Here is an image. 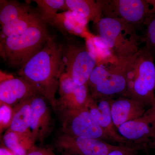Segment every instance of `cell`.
<instances>
[{
    "instance_id": "cell-1",
    "label": "cell",
    "mask_w": 155,
    "mask_h": 155,
    "mask_svg": "<svg viewBox=\"0 0 155 155\" xmlns=\"http://www.w3.org/2000/svg\"><path fill=\"white\" fill-rule=\"evenodd\" d=\"M65 68L64 45L54 36H50L42 49L19 69L18 73L55 107L58 105L56 92Z\"/></svg>"
},
{
    "instance_id": "cell-2",
    "label": "cell",
    "mask_w": 155,
    "mask_h": 155,
    "mask_svg": "<svg viewBox=\"0 0 155 155\" xmlns=\"http://www.w3.org/2000/svg\"><path fill=\"white\" fill-rule=\"evenodd\" d=\"M50 35L42 19L25 32L1 39L0 56L9 68H22L44 47Z\"/></svg>"
},
{
    "instance_id": "cell-3",
    "label": "cell",
    "mask_w": 155,
    "mask_h": 155,
    "mask_svg": "<svg viewBox=\"0 0 155 155\" xmlns=\"http://www.w3.org/2000/svg\"><path fill=\"white\" fill-rule=\"evenodd\" d=\"M155 56L141 48L130 59L126 91L123 97L155 105Z\"/></svg>"
},
{
    "instance_id": "cell-4",
    "label": "cell",
    "mask_w": 155,
    "mask_h": 155,
    "mask_svg": "<svg viewBox=\"0 0 155 155\" xmlns=\"http://www.w3.org/2000/svg\"><path fill=\"white\" fill-rule=\"evenodd\" d=\"M131 58H113L97 64L87 85L92 97L124 95L127 88V73Z\"/></svg>"
},
{
    "instance_id": "cell-5",
    "label": "cell",
    "mask_w": 155,
    "mask_h": 155,
    "mask_svg": "<svg viewBox=\"0 0 155 155\" xmlns=\"http://www.w3.org/2000/svg\"><path fill=\"white\" fill-rule=\"evenodd\" d=\"M95 24L98 36L116 58H131L141 48L142 36L138 35L137 29L131 24L107 17H102Z\"/></svg>"
},
{
    "instance_id": "cell-6",
    "label": "cell",
    "mask_w": 155,
    "mask_h": 155,
    "mask_svg": "<svg viewBox=\"0 0 155 155\" xmlns=\"http://www.w3.org/2000/svg\"><path fill=\"white\" fill-rule=\"evenodd\" d=\"M65 72L78 85L87 84L96 66L95 56L89 51L86 45L69 40L64 45Z\"/></svg>"
},
{
    "instance_id": "cell-7",
    "label": "cell",
    "mask_w": 155,
    "mask_h": 155,
    "mask_svg": "<svg viewBox=\"0 0 155 155\" xmlns=\"http://www.w3.org/2000/svg\"><path fill=\"white\" fill-rule=\"evenodd\" d=\"M102 18L120 19L137 29L144 27L150 17V6L146 0H99Z\"/></svg>"
},
{
    "instance_id": "cell-8",
    "label": "cell",
    "mask_w": 155,
    "mask_h": 155,
    "mask_svg": "<svg viewBox=\"0 0 155 155\" xmlns=\"http://www.w3.org/2000/svg\"><path fill=\"white\" fill-rule=\"evenodd\" d=\"M62 111V133L78 137L97 139L109 143H112L86 108Z\"/></svg>"
},
{
    "instance_id": "cell-9",
    "label": "cell",
    "mask_w": 155,
    "mask_h": 155,
    "mask_svg": "<svg viewBox=\"0 0 155 155\" xmlns=\"http://www.w3.org/2000/svg\"><path fill=\"white\" fill-rule=\"evenodd\" d=\"M54 146L63 155H107L120 145L62 133L56 139Z\"/></svg>"
},
{
    "instance_id": "cell-10",
    "label": "cell",
    "mask_w": 155,
    "mask_h": 155,
    "mask_svg": "<svg viewBox=\"0 0 155 155\" xmlns=\"http://www.w3.org/2000/svg\"><path fill=\"white\" fill-rule=\"evenodd\" d=\"M117 130L135 149L149 147L155 139V105L140 118L122 124Z\"/></svg>"
},
{
    "instance_id": "cell-11",
    "label": "cell",
    "mask_w": 155,
    "mask_h": 155,
    "mask_svg": "<svg viewBox=\"0 0 155 155\" xmlns=\"http://www.w3.org/2000/svg\"><path fill=\"white\" fill-rule=\"evenodd\" d=\"M111 98L110 97L94 98L90 96L85 108L112 143L132 147L127 140L119 134L114 125L111 114Z\"/></svg>"
},
{
    "instance_id": "cell-12",
    "label": "cell",
    "mask_w": 155,
    "mask_h": 155,
    "mask_svg": "<svg viewBox=\"0 0 155 155\" xmlns=\"http://www.w3.org/2000/svg\"><path fill=\"white\" fill-rule=\"evenodd\" d=\"M46 101L39 94L31 101L30 137L34 144L36 142H43L52 130V119Z\"/></svg>"
},
{
    "instance_id": "cell-13",
    "label": "cell",
    "mask_w": 155,
    "mask_h": 155,
    "mask_svg": "<svg viewBox=\"0 0 155 155\" xmlns=\"http://www.w3.org/2000/svg\"><path fill=\"white\" fill-rule=\"evenodd\" d=\"M38 94H39L35 88L22 78L5 75L1 71L0 103L14 108Z\"/></svg>"
},
{
    "instance_id": "cell-14",
    "label": "cell",
    "mask_w": 155,
    "mask_h": 155,
    "mask_svg": "<svg viewBox=\"0 0 155 155\" xmlns=\"http://www.w3.org/2000/svg\"><path fill=\"white\" fill-rule=\"evenodd\" d=\"M152 107L141 101L126 97L116 99L112 97L111 110L113 122L116 129L122 124L143 116Z\"/></svg>"
},
{
    "instance_id": "cell-15",
    "label": "cell",
    "mask_w": 155,
    "mask_h": 155,
    "mask_svg": "<svg viewBox=\"0 0 155 155\" xmlns=\"http://www.w3.org/2000/svg\"><path fill=\"white\" fill-rule=\"evenodd\" d=\"M45 22L58 28L64 35L69 33L86 37L87 38L93 36L87 31V19L71 11L58 13L49 17Z\"/></svg>"
},
{
    "instance_id": "cell-16",
    "label": "cell",
    "mask_w": 155,
    "mask_h": 155,
    "mask_svg": "<svg viewBox=\"0 0 155 155\" xmlns=\"http://www.w3.org/2000/svg\"><path fill=\"white\" fill-rule=\"evenodd\" d=\"M31 98L23 101L14 107L12 122L10 127L7 129L29 139L31 141L30 121Z\"/></svg>"
},
{
    "instance_id": "cell-17",
    "label": "cell",
    "mask_w": 155,
    "mask_h": 155,
    "mask_svg": "<svg viewBox=\"0 0 155 155\" xmlns=\"http://www.w3.org/2000/svg\"><path fill=\"white\" fill-rule=\"evenodd\" d=\"M68 11L77 13L94 23L102 18V11L99 1L66 0Z\"/></svg>"
},
{
    "instance_id": "cell-18",
    "label": "cell",
    "mask_w": 155,
    "mask_h": 155,
    "mask_svg": "<svg viewBox=\"0 0 155 155\" xmlns=\"http://www.w3.org/2000/svg\"><path fill=\"white\" fill-rule=\"evenodd\" d=\"M41 19V15L31 11L13 22L1 26V39L21 34Z\"/></svg>"
},
{
    "instance_id": "cell-19",
    "label": "cell",
    "mask_w": 155,
    "mask_h": 155,
    "mask_svg": "<svg viewBox=\"0 0 155 155\" xmlns=\"http://www.w3.org/2000/svg\"><path fill=\"white\" fill-rule=\"evenodd\" d=\"M31 11L29 5L16 1H0V23L1 26L30 13Z\"/></svg>"
},
{
    "instance_id": "cell-20",
    "label": "cell",
    "mask_w": 155,
    "mask_h": 155,
    "mask_svg": "<svg viewBox=\"0 0 155 155\" xmlns=\"http://www.w3.org/2000/svg\"><path fill=\"white\" fill-rule=\"evenodd\" d=\"M4 146L14 155H26L35 144L29 139L7 130L3 136Z\"/></svg>"
},
{
    "instance_id": "cell-21",
    "label": "cell",
    "mask_w": 155,
    "mask_h": 155,
    "mask_svg": "<svg viewBox=\"0 0 155 155\" xmlns=\"http://www.w3.org/2000/svg\"><path fill=\"white\" fill-rule=\"evenodd\" d=\"M90 96L87 84L83 85L76 84L70 99L61 110L84 109L86 107L87 104Z\"/></svg>"
},
{
    "instance_id": "cell-22",
    "label": "cell",
    "mask_w": 155,
    "mask_h": 155,
    "mask_svg": "<svg viewBox=\"0 0 155 155\" xmlns=\"http://www.w3.org/2000/svg\"><path fill=\"white\" fill-rule=\"evenodd\" d=\"M86 45L89 51L96 58L97 64L107 61L114 56L107 45L98 36L87 38Z\"/></svg>"
},
{
    "instance_id": "cell-23",
    "label": "cell",
    "mask_w": 155,
    "mask_h": 155,
    "mask_svg": "<svg viewBox=\"0 0 155 155\" xmlns=\"http://www.w3.org/2000/svg\"><path fill=\"white\" fill-rule=\"evenodd\" d=\"M33 2L37 4L44 21L58 14L60 10H68L65 0H35Z\"/></svg>"
},
{
    "instance_id": "cell-24",
    "label": "cell",
    "mask_w": 155,
    "mask_h": 155,
    "mask_svg": "<svg viewBox=\"0 0 155 155\" xmlns=\"http://www.w3.org/2000/svg\"><path fill=\"white\" fill-rule=\"evenodd\" d=\"M76 84L66 72L61 76L59 86L60 98L58 100V105H61V110L65 107L70 99Z\"/></svg>"
},
{
    "instance_id": "cell-25",
    "label": "cell",
    "mask_w": 155,
    "mask_h": 155,
    "mask_svg": "<svg viewBox=\"0 0 155 155\" xmlns=\"http://www.w3.org/2000/svg\"><path fill=\"white\" fill-rule=\"evenodd\" d=\"M144 26L146 28L142 36L143 43H145V47L155 56V15L148 18Z\"/></svg>"
},
{
    "instance_id": "cell-26",
    "label": "cell",
    "mask_w": 155,
    "mask_h": 155,
    "mask_svg": "<svg viewBox=\"0 0 155 155\" xmlns=\"http://www.w3.org/2000/svg\"><path fill=\"white\" fill-rule=\"evenodd\" d=\"M0 130L1 133L5 129L8 128L14 115L13 107L4 103H0Z\"/></svg>"
},
{
    "instance_id": "cell-27",
    "label": "cell",
    "mask_w": 155,
    "mask_h": 155,
    "mask_svg": "<svg viewBox=\"0 0 155 155\" xmlns=\"http://www.w3.org/2000/svg\"><path fill=\"white\" fill-rule=\"evenodd\" d=\"M137 150L134 148L124 146H119L118 148L113 150L107 155H135Z\"/></svg>"
},
{
    "instance_id": "cell-28",
    "label": "cell",
    "mask_w": 155,
    "mask_h": 155,
    "mask_svg": "<svg viewBox=\"0 0 155 155\" xmlns=\"http://www.w3.org/2000/svg\"><path fill=\"white\" fill-rule=\"evenodd\" d=\"M26 155H56L51 150L45 148L33 146Z\"/></svg>"
},
{
    "instance_id": "cell-29",
    "label": "cell",
    "mask_w": 155,
    "mask_h": 155,
    "mask_svg": "<svg viewBox=\"0 0 155 155\" xmlns=\"http://www.w3.org/2000/svg\"><path fill=\"white\" fill-rule=\"evenodd\" d=\"M150 6V17L155 15V0H146Z\"/></svg>"
},
{
    "instance_id": "cell-30",
    "label": "cell",
    "mask_w": 155,
    "mask_h": 155,
    "mask_svg": "<svg viewBox=\"0 0 155 155\" xmlns=\"http://www.w3.org/2000/svg\"><path fill=\"white\" fill-rule=\"evenodd\" d=\"M0 155H14L5 146H2L0 148Z\"/></svg>"
},
{
    "instance_id": "cell-31",
    "label": "cell",
    "mask_w": 155,
    "mask_h": 155,
    "mask_svg": "<svg viewBox=\"0 0 155 155\" xmlns=\"http://www.w3.org/2000/svg\"><path fill=\"white\" fill-rule=\"evenodd\" d=\"M149 147H150L152 148L155 149V140L150 144L149 146Z\"/></svg>"
},
{
    "instance_id": "cell-32",
    "label": "cell",
    "mask_w": 155,
    "mask_h": 155,
    "mask_svg": "<svg viewBox=\"0 0 155 155\" xmlns=\"http://www.w3.org/2000/svg\"></svg>"
},
{
    "instance_id": "cell-33",
    "label": "cell",
    "mask_w": 155,
    "mask_h": 155,
    "mask_svg": "<svg viewBox=\"0 0 155 155\" xmlns=\"http://www.w3.org/2000/svg\"><path fill=\"white\" fill-rule=\"evenodd\" d=\"M154 140H155V139H154Z\"/></svg>"
}]
</instances>
